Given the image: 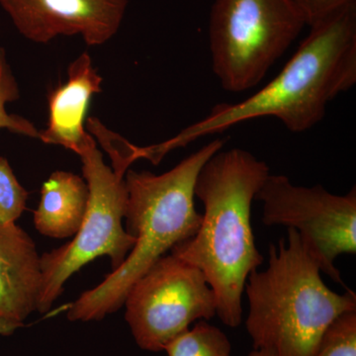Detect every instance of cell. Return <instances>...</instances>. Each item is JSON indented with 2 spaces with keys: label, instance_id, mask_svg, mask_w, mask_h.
Returning a JSON list of instances; mask_svg holds the SVG:
<instances>
[{
  "label": "cell",
  "instance_id": "obj_1",
  "mask_svg": "<svg viewBox=\"0 0 356 356\" xmlns=\"http://www.w3.org/2000/svg\"><path fill=\"white\" fill-rule=\"evenodd\" d=\"M356 83V2L311 26L306 39L280 74L247 99L218 104L202 120L172 139L146 147L147 161L243 122L273 117L293 133L315 127L334 98Z\"/></svg>",
  "mask_w": 356,
  "mask_h": 356
},
{
  "label": "cell",
  "instance_id": "obj_2",
  "mask_svg": "<svg viewBox=\"0 0 356 356\" xmlns=\"http://www.w3.org/2000/svg\"><path fill=\"white\" fill-rule=\"evenodd\" d=\"M270 175L268 165L245 149H221L202 166L194 194L204 205L195 235L170 252L197 267L216 296L222 324L238 327L248 275L264 264L252 227V205Z\"/></svg>",
  "mask_w": 356,
  "mask_h": 356
},
{
  "label": "cell",
  "instance_id": "obj_3",
  "mask_svg": "<svg viewBox=\"0 0 356 356\" xmlns=\"http://www.w3.org/2000/svg\"><path fill=\"white\" fill-rule=\"evenodd\" d=\"M224 146L225 140H212L163 175L127 170L124 219L135 245L116 270L72 304L70 321H98L118 311L136 281L168 250L195 235L202 220L194 202L196 179L204 163Z\"/></svg>",
  "mask_w": 356,
  "mask_h": 356
},
{
  "label": "cell",
  "instance_id": "obj_4",
  "mask_svg": "<svg viewBox=\"0 0 356 356\" xmlns=\"http://www.w3.org/2000/svg\"><path fill=\"white\" fill-rule=\"evenodd\" d=\"M268 266L248 275L245 329L255 350L275 356H314L327 327L339 316L356 311V294L332 291L298 232L268 248Z\"/></svg>",
  "mask_w": 356,
  "mask_h": 356
},
{
  "label": "cell",
  "instance_id": "obj_5",
  "mask_svg": "<svg viewBox=\"0 0 356 356\" xmlns=\"http://www.w3.org/2000/svg\"><path fill=\"white\" fill-rule=\"evenodd\" d=\"M305 26L292 0H215L208 34L213 72L222 88H254Z\"/></svg>",
  "mask_w": 356,
  "mask_h": 356
},
{
  "label": "cell",
  "instance_id": "obj_6",
  "mask_svg": "<svg viewBox=\"0 0 356 356\" xmlns=\"http://www.w3.org/2000/svg\"><path fill=\"white\" fill-rule=\"evenodd\" d=\"M88 187L83 224L74 238L40 257L41 284L37 311L47 313L60 296L72 274L96 257L107 255L112 271L123 264L136 240L123 227L127 203L125 177L117 175L103 161L95 138L79 154Z\"/></svg>",
  "mask_w": 356,
  "mask_h": 356
},
{
  "label": "cell",
  "instance_id": "obj_7",
  "mask_svg": "<svg viewBox=\"0 0 356 356\" xmlns=\"http://www.w3.org/2000/svg\"><path fill=\"white\" fill-rule=\"evenodd\" d=\"M254 200L262 204V222L298 232L321 273L348 289L334 266L339 255L356 252V191L336 195L322 185L299 186L283 175H269Z\"/></svg>",
  "mask_w": 356,
  "mask_h": 356
},
{
  "label": "cell",
  "instance_id": "obj_8",
  "mask_svg": "<svg viewBox=\"0 0 356 356\" xmlns=\"http://www.w3.org/2000/svg\"><path fill=\"white\" fill-rule=\"evenodd\" d=\"M124 305L136 343L153 353L165 350L192 323L217 316L216 296L204 274L172 254L136 281Z\"/></svg>",
  "mask_w": 356,
  "mask_h": 356
},
{
  "label": "cell",
  "instance_id": "obj_9",
  "mask_svg": "<svg viewBox=\"0 0 356 356\" xmlns=\"http://www.w3.org/2000/svg\"><path fill=\"white\" fill-rule=\"evenodd\" d=\"M14 27L29 41L47 44L60 36H79L102 46L120 30L128 0H0Z\"/></svg>",
  "mask_w": 356,
  "mask_h": 356
},
{
  "label": "cell",
  "instance_id": "obj_10",
  "mask_svg": "<svg viewBox=\"0 0 356 356\" xmlns=\"http://www.w3.org/2000/svg\"><path fill=\"white\" fill-rule=\"evenodd\" d=\"M102 81L88 53L70 63L67 83L48 95V125L40 131L39 139L79 154L92 137L86 132L84 122L91 98L102 91Z\"/></svg>",
  "mask_w": 356,
  "mask_h": 356
},
{
  "label": "cell",
  "instance_id": "obj_11",
  "mask_svg": "<svg viewBox=\"0 0 356 356\" xmlns=\"http://www.w3.org/2000/svg\"><path fill=\"white\" fill-rule=\"evenodd\" d=\"M40 255L31 236L14 224L0 225V318L17 329L37 311Z\"/></svg>",
  "mask_w": 356,
  "mask_h": 356
},
{
  "label": "cell",
  "instance_id": "obj_12",
  "mask_svg": "<svg viewBox=\"0 0 356 356\" xmlns=\"http://www.w3.org/2000/svg\"><path fill=\"white\" fill-rule=\"evenodd\" d=\"M88 202L86 180L74 173L58 170L44 182L35 211L34 224L42 235L65 238L76 235L83 224Z\"/></svg>",
  "mask_w": 356,
  "mask_h": 356
},
{
  "label": "cell",
  "instance_id": "obj_13",
  "mask_svg": "<svg viewBox=\"0 0 356 356\" xmlns=\"http://www.w3.org/2000/svg\"><path fill=\"white\" fill-rule=\"evenodd\" d=\"M168 356H232L229 337L219 327L200 321L165 346Z\"/></svg>",
  "mask_w": 356,
  "mask_h": 356
},
{
  "label": "cell",
  "instance_id": "obj_14",
  "mask_svg": "<svg viewBox=\"0 0 356 356\" xmlns=\"http://www.w3.org/2000/svg\"><path fill=\"white\" fill-rule=\"evenodd\" d=\"M20 89L9 64L6 49L0 47V130L39 139L40 131L34 124L19 115L9 114L6 105L19 99Z\"/></svg>",
  "mask_w": 356,
  "mask_h": 356
},
{
  "label": "cell",
  "instance_id": "obj_15",
  "mask_svg": "<svg viewBox=\"0 0 356 356\" xmlns=\"http://www.w3.org/2000/svg\"><path fill=\"white\" fill-rule=\"evenodd\" d=\"M314 356H356V311L343 314L327 327Z\"/></svg>",
  "mask_w": 356,
  "mask_h": 356
},
{
  "label": "cell",
  "instance_id": "obj_16",
  "mask_svg": "<svg viewBox=\"0 0 356 356\" xmlns=\"http://www.w3.org/2000/svg\"><path fill=\"white\" fill-rule=\"evenodd\" d=\"M28 196L8 161L0 156V225L14 224L19 219L26 209Z\"/></svg>",
  "mask_w": 356,
  "mask_h": 356
},
{
  "label": "cell",
  "instance_id": "obj_17",
  "mask_svg": "<svg viewBox=\"0 0 356 356\" xmlns=\"http://www.w3.org/2000/svg\"><path fill=\"white\" fill-rule=\"evenodd\" d=\"M305 18L307 26L317 24L356 0H292Z\"/></svg>",
  "mask_w": 356,
  "mask_h": 356
},
{
  "label": "cell",
  "instance_id": "obj_18",
  "mask_svg": "<svg viewBox=\"0 0 356 356\" xmlns=\"http://www.w3.org/2000/svg\"><path fill=\"white\" fill-rule=\"evenodd\" d=\"M15 331V329L13 327V325H9L8 323L6 322V321L0 318V334H10Z\"/></svg>",
  "mask_w": 356,
  "mask_h": 356
},
{
  "label": "cell",
  "instance_id": "obj_19",
  "mask_svg": "<svg viewBox=\"0 0 356 356\" xmlns=\"http://www.w3.org/2000/svg\"><path fill=\"white\" fill-rule=\"evenodd\" d=\"M248 356H275L270 350H252Z\"/></svg>",
  "mask_w": 356,
  "mask_h": 356
}]
</instances>
